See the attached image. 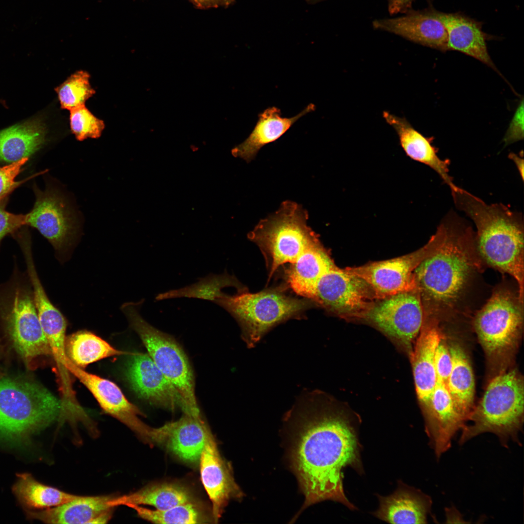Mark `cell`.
I'll return each instance as SVG.
<instances>
[{"label": "cell", "instance_id": "6da1fadb", "mask_svg": "<svg viewBox=\"0 0 524 524\" xmlns=\"http://www.w3.org/2000/svg\"><path fill=\"white\" fill-rule=\"evenodd\" d=\"M296 404L292 455L307 503L331 500L356 509L345 495L343 471L347 466L361 470L356 431L346 419L320 408L311 393Z\"/></svg>", "mask_w": 524, "mask_h": 524}, {"label": "cell", "instance_id": "7a4b0ae2", "mask_svg": "<svg viewBox=\"0 0 524 524\" xmlns=\"http://www.w3.org/2000/svg\"><path fill=\"white\" fill-rule=\"evenodd\" d=\"M436 248L413 272L424 318L440 321L468 311L467 298L485 267L477 252L475 232L462 218L450 212L437 228Z\"/></svg>", "mask_w": 524, "mask_h": 524}, {"label": "cell", "instance_id": "3957f363", "mask_svg": "<svg viewBox=\"0 0 524 524\" xmlns=\"http://www.w3.org/2000/svg\"><path fill=\"white\" fill-rule=\"evenodd\" d=\"M452 195L457 207L475 223V247L485 267L512 277L524 300V231L521 214L502 203L488 204L461 188Z\"/></svg>", "mask_w": 524, "mask_h": 524}, {"label": "cell", "instance_id": "277c9868", "mask_svg": "<svg viewBox=\"0 0 524 524\" xmlns=\"http://www.w3.org/2000/svg\"><path fill=\"white\" fill-rule=\"evenodd\" d=\"M524 409L523 377L516 370L500 373L490 382L480 401L470 412L461 429L462 445L484 433H491L505 447L510 441L520 445Z\"/></svg>", "mask_w": 524, "mask_h": 524}, {"label": "cell", "instance_id": "5b68a950", "mask_svg": "<svg viewBox=\"0 0 524 524\" xmlns=\"http://www.w3.org/2000/svg\"><path fill=\"white\" fill-rule=\"evenodd\" d=\"M283 286L257 293L246 291L235 295L225 294L213 303L227 311L238 322L244 341L253 347L277 325L289 319L299 318L315 303L287 294Z\"/></svg>", "mask_w": 524, "mask_h": 524}, {"label": "cell", "instance_id": "8992f818", "mask_svg": "<svg viewBox=\"0 0 524 524\" xmlns=\"http://www.w3.org/2000/svg\"><path fill=\"white\" fill-rule=\"evenodd\" d=\"M62 413L64 405L43 386L20 379H0V437L24 438Z\"/></svg>", "mask_w": 524, "mask_h": 524}, {"label": "cell", "instance_id": "52a82bcc", "mask_svg": "<svg viewBox=\"0 0 524 524\" xmlns=\"http://www.w3.org/2000/svg\"><path fill=\"white\" fill-rule=\"evenodd\" d=\"M308 217L301 205L286 200L248 233V239L264 257L268 280L280 266L294 262L306 249L320 242L318 234L307 225Z\"/></svg>", "mask_w": 524, "mask_h": 524}, {"label": "cell", "instance_id": "ba28073f", "mask_svg": "<svg viewBox=\"0 0 524 524\" xmlns=\"http://www.w3.org/2000/svg\"><path fill=\"white\" fill-rule=\"evenodd\" d=\"M473 324L489 361L505 363L517 349L523 332L524 300L518 291L496 287L474 314Z\"/></svg>", "mask_w": 524, "mask_h": 524}, {"label": "cell", "instance_id": "9c48e42d", "mask_svg": "<svg viewBox=\"0 0 524 524\" xmlns=\"http://www.w3.org/2000/svg\"><path fill=\"white\" fill-rule=\"evenodd\" d=\"M138 303L121 307L155 365L179 393L183 413L200 415L195 391L193 372L187 356L174 338L154 327L140 314Z\"/></svg>", "mask_w": 524, "mask_h": 524}, {"label": "cell", "instance_id": "30bf717a", "mask_svg": "<svg viewBox=\"0 0 524 524\" xmlns=\"http://www.w3.org/2000/svg\"><path fill=\"white\" fill-rule=\"evenodd\" d=\"M0 300V313L13 344L27 362L51 355L34 302L32 289L14 284Z\"/></svg>", "mask_w": 524, "mask_h": 524}, {"label": "cell", "instance_id": "8fae6325", "mask_svg": "<svg viewBox=\"0 0 524 524\" xmlns=\"http://www.w3.org/2000/svg\"><path fill=\"white\" fill-rule=\"evenodd\" d=\"M377 300L364 280L335 266L318 281L314 302L341 317L363 319Z\"/></svg>", "mask_w": 524, "mask_h": 524}, {"label": "cell", "instance_id": "7c38bea8", "mask_svg": "<svg viewBox=\"0 0 524 524\" xmlns=\"http://www.w3.org/2000/svg\"><path fill=\"white\" fill-rule=\"evenodd\" d=\"M438 229L422 247L408 254L345 269L360 277L372 288L378 300L417 288L413 272L437 246Z\"/></svg>", "mask_w": 524, "mask_h": 524}, {"label": "cell", "instance_id": "4fadbf2b", "mask_svg": "<svg viewBox=\"0 0 524 524\" xmlns=\"http://www.w3.org/2000/svg\"><path fill=\"white\" fill-rule=\"evenodd\" d=\"M363 319L401 342L410 353L424 321L417 288L377 301Z\"/></svg>", "mask_w": 524, "mask_h": 524}, {"label": "cell", "instance_id": "5bb4252c", "mask_svg": "<svg viewBox=\"0 0 524 524\" xmlns=\"http://www.w3.org/2000/svg\"><path fill=\"white\" fill-rule=\"evenodd\" d=\"M35 201L26 214V225L36 229L57 250L66 247L76 230L74 214L65 198L57 190L47 188L42 191L34 186Z\"/></svg>", "mask_w": 524, "mask_h": 524}, {"label": "cell", "instance_id": "9a60e30c", "mask_svg": "<svg viewBox=\"0 0 524 524\" xmlns=\"http://www.w3.org/2000/svg\"><path fill=\"white\" fill-rule=\"evenodd\" d=\"M66 368L91 392L104 411L124 424L141 439L152 442L154 428L139 418L141 411L125 397L121 389L113 382L88 373L77 366L68 358Z\"/></svg>", "mask_w": 524, "mask_h": 524}, {"label": "cell", "instance_id": "2e32d148", "mask_svg": "<svg viewBox=\"0 0 524 524\" xmlns=\"http://www.w3.org/2000/svg\"><path fill=\"white\" fill-rule=\"evenodd\" d=\"M128 356L126 377L136 394L151 404L172 410H182L179 393L149 355L130 353Z\"/></svg>", "mask_w": 524, "mask_h": 524}, {"label": "cell", "instance_id": "e0dca14e", "mask_svg": "<svg viewBox=\"0 0 524 524\" xmlns=\"http://www.w3.org/2000/svg\"><path fill=\"white\" fill-rule=\"evenodd\" d=\"M404 15L376 19L374 29L400 36L419 44L442 51L448 50L446 29L433 8L410 9Z\"/></svg>", "mask_w": 524, "mask_h": 524}, {"label": "cell", "instance_id": "ac0fdd59", "mask_svg": "<svg viewBox=\"0 0 524 524\" xmlns=\"http://www.w3.org/2000/svg\"><path fill=\"white\" fill-rule=\"evenodd\" d=\"M425 409L426 431L430 446L439 459L450 449L453 439L467 419L455 406L445 383L439 380Z\"/></svg>", "mask_w": 524, "mask_h": 524}, {"label": "cell", "instance_id": "d6986e66", "mask_svg": "<svg viewBox=\"0 0 524 524\" xmlns=\"http://www.w3.org/2000/svg\"><path fill=\"white\" fill-rule=\"evenodd\" d=\"M155 442L164 444L181 459L191 463L199 461L211 434L201 415L187 413L178 420L155 428Z\"/></svg>", "mask_w": 524, "mask_h": 524}, {"label": "cell", "instance_id": "ffe728a7", "mask_svg": "<svg viewBox=\"0 0 524 524\" xmlns=\"http://www.w3.org/2000/svg\"><path fill=\"white\" fill-rule=\"evenodd\" d=\"M116 495H79L56 507L26 511L27 515L47 524H106L112 517L115 508L111 501Z\"/></svg>", "mask_w": 524, "mask_h": 524}, {"label": "cell", "instance_id": "44dd1931", "mask_svg": "<svg viewBox=\"0 0 524 524\" xmlns=\"http://www.w3.org/2000/svg\"><path fill=\"white\" fill-rule=\"evenodd\" d=\"M441 321L425 318L410 353L417 395L425 408L437 381L434 365L436 349L444 337Z\"/></svg>", "mask_w": 524, "mask_h": 524}, {"label": "cell", "instance_id": "7402d4cb", "mask_svg": "<svg viewBox=\"0 0 524 524\" xmlns=\"http://www.w3.org/2000/svg\"><path fill=\"white\" fill-rule=\"evenodd\" d=\"M383 116L396 131L401 146L408 157L428 166L436 171L449 187L451 193L459 189V187L454 183L449 174L450 161L442 160L439 157L435 147L432 145V137L424 136L404 118L386 111L383 113Z\"/></svg>", "mask_w": 524, "mask_h": 524}, {"label": "cell", "instance_id": "603a6c76", "mask_svg": "<svg viewBox=\"0 0 524 524\" xmlns=\"http://www.w3.org/2000/svg\"><path fill=\"white\" fill-rule=\"evenodd\" d=\"M379 506L374 513L391 524H426L431 512V498L419 490L404 484L388 496H379Z\"/></svg>", "mask_w": 524, "mask_h": 524}, {"label": "cell", "instance_id": "cb8c5ba5", "mask_svg": "<svg viewBox=\"0 0 524 524\" xmlns=\"http://www.w3.org/2000/svg\"><path fill=\"white\" fill-rule=\"evenodd\" d=\"M447 34L448 50H457L481 61L496 70L488 52L487 35L481 24L459 13L437 11Z\"/></svg>", "mask_w": 524, "mask_h": 524}, {"label": "cell", "instance_id": "d4e9b609", "mask_svg": "<svg viewBox=\"0 0 524 524\" xmlns=\"http://www.w3.org/2000/svg\"><path fill=\"white\" fill-rule=\"evenodd\" d=\"M314 109L315 105L310 104L296 115L284 117H282L280 110L277 107L267 108L259 115L258 121L248 137L232 149V155L250 162L263 146L276 141L300 118Z\"/></svg>", "mask_w": 524, "mask_h": 524}, {"label": "cell", "instance_id": "484cf974", "mask_svg": "<svg viewBox=\"0 0 524 524\" xmlns=\"http://www.w3.org/2000/svg\"><path fill=\"white\" fill-rule=\"evenodd\" d=\"M335 266L320 241L306 249L286 269V283L297 295L314 301L318 281Z\"/></svg>", "mask_w": 524, "mask_h": 524}, {"label": "cell", "instance_id": "4316f807", "mask_svg": "<svg viewBox=\"0 0 524 524\" xmlns=\"http://www.w3.org/2000/svg\"><path fill=\"white\" fill-rule=\"evenodd\" d=\"M201 481L210 499L214 521L217 522L234 490V485L211 433L201 455Z\"/></svg>", "mask_w": 524, "mask_h": 524}, {"label": "cell", "instance_id": "83f0119b", "mask_svg": "<svg viewBox=\"0 0 524 524\" xmlns=\"http://www.w3.org/2000/svg\"><path fill=\"white\" fill-rule=\"evenodd\" d=\"M46 127L34 118L0 131V163L12 164L29 157L46 141Z\"/></svg>", "mask_w": 524, "mask_h": 524}, {"label": "cell", "instance_id": "f1b7e54d", "mask_svg": "<svg viewBox=\"0 0 524 524\" xmlns=\"http://www.w3.org/2000/svg\"><path fill=\"white\" fill-rule=\"evenodd\" d=\"M448 346L452 367L445 384L455 406L467 421L474 408L475 383L472 368L465 350L459 344L452 343Z\"/></svg>", "mask_w": 524, "mask_h": 524}, {"label": "cell", "instance_id": "f546056e", "mask_svg": "<svg viewBox=\"0 0 524 524\" xmlns=\"http://www.w3.org/2000/svg\"><path fill=\"white\" fill-rule=\"evenodd\" d=\"M189 491L184 487L172 483L147 486L134 492L116 495L111 503L114 507L132 505H149L157 509H167L192 502Z\"/></svg>", "mask_w": 524, "mask_h": 524}, {"label": "cell", "instance_id": "4dcf8cb0", "mask_svg": "<svg viewBox=\"0 0 524 524\" xmlns=\"http://www.w3.org/2000/svg\"><path fill=\"white\" fill-rule=\"evenodd\" d=\"M17 477L12 491L26 511L56 507L79 496L41 483L29 473L18 474Z\"/></svg>", "mask_w": 524, "mask_h": 524}, {"label": "cell", "instance_id": "1f68e13d", "mask_svg": "<svg viewBox=\"0 0 524 524\" xmlns=\"http://www.w3.org/2000/svg\"><path fill=\"white\" fill-rule=\"evenodd\" d=\"M65 349L68 359L82 368L103 359L130 354L114 348L100 337L86 331H80L66 337Z\"/></svg>", "mask_w": 524, "mask_h": 524}, {"label": "cell", "instance_id": "d6a6232c", "mask_svg": "<svg viewBox=\"0 0 524 524\" xmlns=\"http://www.w3.org/2000/svg\"><path fill=\"white\" fill-rule=\"evenodd\" d=\"M229 287L235 288L238 292L246 291V288L234 276L230 275L226 271L221 274L211 273L191 285L159 294L155 297V300L160 301L187 297L214 302L225 294L222 289Z\"/></svg>", "mask_w": 524, "mask_h": 524}, {"label": "cell", "instance_id": "836d02e7", "mask_svg": "<svg viewBox=\"0 0 524 524\" xmlns=\"http://www.w3.org/2000/svg\"><path fill=\"white\" fill-rule=\"evenodd\" d=\"M134 509L141 518L156 524H201L204 520L201 512L192 502L182 504L164 509H150L139 505H132Z\"/></svg>", "mask_w": 524, "mask_h": 524}, {"label": "cell", "instance_id": "e575fe53", "mask_svg": "<svg viewBox=\"0 0 524 524\" xmlns=\"http://www.w3.org/2000/svg\"><path fill=\"white\" fill-rule=\"evenodd\" d=\"M89 79L90 75L87 72L77 71L55 88L62 109L70 110L85 105L86 101L95 94Z\"/></svg>", "mask_w": 524, "mask_h": 524}, {"label": "cell", "instance_id": "d590c367", "mask_svg": "<svg viewBox=\"0 0 524 524\" xmlns=\"http://www.w3.org/2000/svg\"><path fill=\"white\" fill-rule=\"evenodd\" d=\"M69 111L70 129L77 140L81 141L101 136L105 128L103 121L95 116L85 105Z\"/></svg>", "mask_w": 524, "mask_h": 524}, {"label": "cell", "instance_id": "8d00e7d4", "mask_svg": "<svg viewBox=\"0 0 524 524\" xmlns=\"http://www.w3.org/2000/svg\"><path fill=\"white\" fill-rule=\"evenodd\" d=\"M28 160V158H24L17 162L0 167V201L7 198L8 195L16 188L24 182L28 180L27 178L21 181L15 180L16 177L22 170V166Z\"/></svg>", "mask_w": 524, "mask_h": 524}, {"label": "cell", "instance_id": "74e56055", "mask_svg": "<svg viewBox=\"0 0 524 524\" xmlns=\"http://www.w3.org/2000/svg\"><path fill=\"white\" fill-rule=\"evenodd\" d=\"M8 197L0 201V245L8 234H14L26 225V214H16L5 210Z\"/></svg>", "mask_w": 524, "mask_h": 524}, {"label": "cell", "instance_id": "f35d334b", "mask_svg": "<svg viewBox=\"0 0 524 524\" xmlns=\"http://www.w3.org/2000/svg\"><path fill=\"white\" fill-rule=\"evenodd\" d=\"M434 365L437 380L446 384L451 371L452 359L448 345L444 342V337L436 349Z\"/></svg>", "mask_w": 524, "mask_h": 524}, {"label": "cell", "instance_id": "ab89813d", "mask_svg": "<svg viewBox=\"0 0 524 524\" xmlns=\"http://www.w3.org/2000/svg\"><path fill=\"white\" fill-rule=\"evenodd\" d=\"M524 103L522 101L518 107L503 141L506 145L523 139L524 138Z\"/></svg>", "mask_w": 524, "mask_h": 524}, {"label": "cell", "instance_id": "60d3db41", "mask_svg": "<svg viewBox=\"0 0 524 524\" xmlns=\"http://www.w3.org/2000/svg\"><path fill=\"white\" fill-rule=\"evenodd\" d=\"M415 0H387L388 9L391 14L404 13L411 9Z\"/></svg>", "mask_w": 524, "mask_h": 524}, {"label": "cell", "instance_id": "b9f144b4", "mask_svg": "<svg viewBox=\"0 0 524 524\" xmlns=\"http://www.w3.org/2000/svg\"><path fill=\"white\" fill-rule=\"evenodd\" d=\"M198 8H210L228 6L234 0H190Z\"/></svg>", "mask_w": 524, "mask_h": 524}, {"label": "cell", "instance_id": "7bdbcfd3", "mask_svg": "<svg viewBox=\"0 0 524 524\" xmlns=\"http://www.w3.org/2000/svg\"><path fill=\"white\" fill-rule=\"evenodd\" d=\"M508 157L512 160L516 165L519 174L522 180H524V159L520 155L511 152L508 155Z\"/></svg>", "mask_w": 524, "mask_h": 524}, {"label": "cell", "instance_id": "ee69618b", "mask_svg": "<svg viewBox=\"0 0 524 524\" xmlns=\"http://www.w3.org/2000/svg\"><path fill=\"white\" fill-rule=\"evenodd\" d=\"M446 520L448 523H450L452 521L454 522L455 521H460L461 523H464L462 521V519L461 515L458 512V511L454 508H451L446 509Z\"/></svg>", "mask_w": 524, "mask_h": 524}, {"label": "cell", "instance_id": "f6af8a7d", "mask_svg": "<svg viewBox=\"0 0 524 524\" xmlns=\"http://www.w3.org/2000/svg\"><path fill=\"white\" fill-rule=\"evenodd\" d=\"M307 0V1H308L309 3H314L319 2V1H322L323 0Z\"/></svg>", "mask_w": 524, "mask_h": 524}]
</instances>
